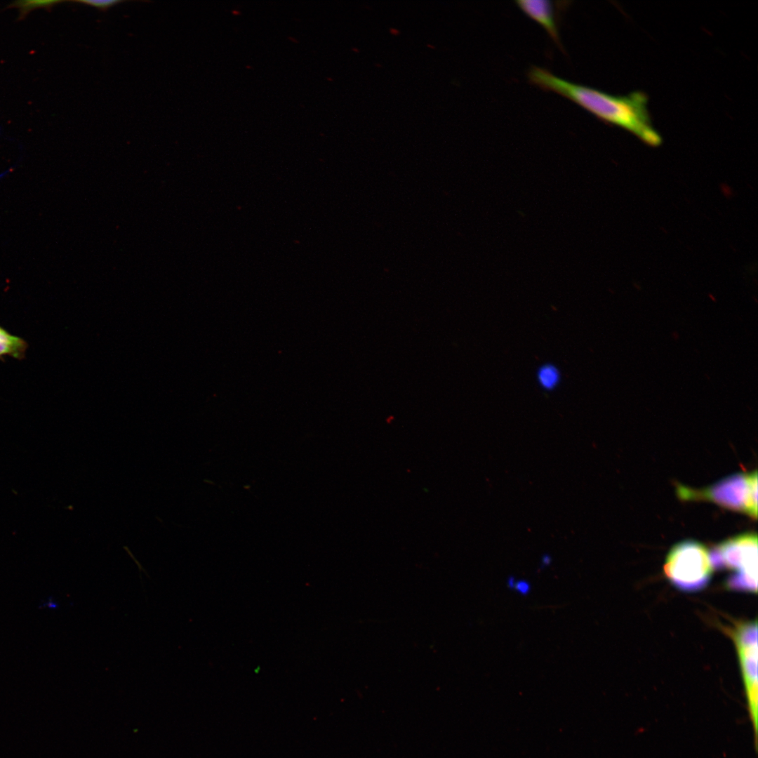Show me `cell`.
Listing matches in <instances>:
<instances>
[{
	"label": "cell",
	"instance_id": "obj_12",
	"mask_svg": "<svg viewBox=\"0 0 758 758\" xmlns=\"http://www.w3.org/2000/svg\"><path fill=\"white\" fill-rule=\"evenodd\" d=\"M552 563V557L548 554H545L541 557L540 568H544L550 566Z\"/></svg>",
	"mask_w": 758,
	"mask_h": 758
},
{
	"label": "cell",
	"instance_id": "obj_5",
	"mask_svg": "<svg viewBox=\"0 0 758 758\" xmlns=\"http://www.w3.org/2000/svg\"><path fill=\"white\" fill-rule=\"evenodd\" d=\"M750 484L748 474H733L702 489L679 484L677 494L684 500H707L724 508L747 513Z\"/></svg>",
	"mask_w": 758,
	"mask_h": 758
},
{
	"label": "cell",
	"instance_id": "obj_9",
	"mask_svg": "<svg viewBox=\"0 0 758 758\" xmlns=\"http://www.w3.org/2000/svg\"><path fill=\"white\" fill-rule=\"evenodd\" d=\"M750 491L747 514L752 519L757 518V472L748 474Z\"/></svg>",
	"mask_w": 758,
	"mask_h": 758
},
{
	"label": "cell",
	"instance_id": "obj_2",
	"mask_svg": "<svg viewBox=\"0 0 758 758\" xmlns=\"http://www.w3.org/2000/svg\"><path fill=\"white\" fill-rule=\"evenodd\" d=\"M757 540L755 533H742L709 550L713 568L731 571L726 581L729 589L757 593Z\"/></svg>",
	"mask_w": 758,
	"mask_h": 758
},
{
	"label": "cell",
	"instance_id": "obj_1",
	"mask_svg": "<svg viewBox=\"0 0 758 758\" xmlns=\"http://www.w3.org/2000/svg\"><path fill=\"white\" fill-rule=\"evenodd\" d=\"M528 77L531 84L570 100L602 121L630 132L648 145L657 147L662 143V137L651 120L647 95L643 92L614 95L566 81L536 66L529 69Z\"/></svg>",
	"mask_w": 758,
	"mask_h": 758
},
{
	"label": "cell",
	"instance_id": "obj_3",
	"mask_svg": "<svg viewBox=\"0 0 758 758\" xmlns=\"http://www.w3.org/2000/svg\"><path fill=\"white\" fill-rule=\"evenodd\" d=\"M713 566L709 550L701 543L686 540L675 544L669 551L663 565L664 573L677 588L693 592L709 583Z\"/></svg>",
	"mask_w": 758,
	"mask_h": 758
},
{
	"label": "cell",
	"instance_id": "obj_6",
	"mask_svg": "<svg viewBox=\"0 0 758 758\" xmlns=\"http://www.w3.org/2000/svg\"><path fill=\"white\" fill-rule=\"evenodd\" d=\"M515 4L526 15L539 24L558 46H561L554 7L552 1L520 0L515 1Z\"/></svg>",
	"mask_w": 758,
	"mask_h": 758
},
{
	"label": "cell",
	"instance_id": "obj_8",
	"mask_svg": "<svg viewBox=\"0 0 758 758\" xmlns=\"http://www.w3.org/2000/svg\"><path fill=\"white\" fill-rule=\"evenodd\" d=\"M536 378L541 388L546 391H552L559 384L561 373L554 364H545L538 368Z\"/></svg>",
	"mask_w": 758,
	"mask_h": 758
},
{
	"label": "cell",
	"instance_id": "obj_7",
	"mask_svg": "<svg viewBox=\"0 0 758 758\" xmlns=\"http://www.w3.org/2000/svg\"><path fill=\"white\" fill-rule=\"evenodd\" d=\"M27 349V343L22 338L13 335L0 327V357L10 356L22 359Z\"/></svg>",
	"mask_w": 758,
	"mask_h": 758
},
{
	"label": "cell",
	"instance_id": "obj_4",
	"mask_svg": "<svg viewBox=\"0 0 758 758\" xmlns=\"http://www.w3.org/2000/svg\"><path fill=\"white\" fill-rule=\"evenodd\" d=\"M735 643L741 677L747 699V710L752 724L755 747L758 735L757 621L736 623L731 630Z\"/></svg>",
	"mask_w": 758,
	"mask_h": 758
},
{
	"label": "cell",
	"instance_id": "obj_10",
	"mask_svg": "<svg viewBox=\"0 0 758 758\" xmlns=\"http://www.w3.org/2000/svg\"><path fill=\"white\" fill-rule=\"evenodd\" d=\"M80 3L87 4L88 6L95 7L102 11H105L112 6L121 2L117 0H102V1H80Z\"/></svg>",
	"mask_w": 758,
	"mask_h": 758
},
{
	"label": "cell",
	"instance_id": "obj_13",
	"mask_svg": "<svg viewBox=\"0 0 758 758\" xmlns=\"http://www.w3.org/2000/svg\"><path fill=\"white\" fill-rule=\"evenodd\" d=\"M515 581H516V578L514 576H510L507 580V587L510 589L512 590L513 587H514V585L515 583Z\"/></svg>",
	"mask_w": 758,
	"mask_h": 758
},
{
	"label": "cell",
	"instance_id": "obj_11",
	"mask_svg": "<svg viewBox=\"0 0 758 758\" xmlns=\"http://www.w3.org/2000/svg\"><path fill=\"white\" fill-rule=\"evenodd\" d=\"M512 590L521 595L526 596L531 590V585L525 579L516 580Z\"/></svg>",
	"mask_w": 758,
	"mask_h": 758
}]
</instances>
